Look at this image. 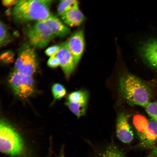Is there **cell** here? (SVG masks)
<instances>
[{"instance_id": "obj_1", "label": "cell", "mask_w": 157, "mask_h": 157, "mask_svg": "<svg viewBox=\"0 0 157 157\" xmlns=\"http://www.w3.org/2000/svg\"><path fill=\"white\" fill-rule=\"evenodd\" d=\"M119 86L121 95L131 104L145 107L151 102V90L135 75L130 73L122 75L119 79Z\"/></svg>"}, {"instance_id": "obj_2", "label": "cell", "mask_w": 157, "mask_h": 157, "mask_svg": "<svg viewBox=\"0 0 157 157\" xmlns=\"http://www.w3.org/2000/svg\"><path fill=\"white\" fill-rule=\"evenodd\" d=\"M53 1L22 0L18 1L13 8L12 14L17 22L43 20L51 15L49 6Z\"/></svg>"}, {"instance_id": "obj_3", "label": "cell", "mask_w": 157, "mask_h": 157, "mask_svg": "<svg viewBox=\"0 0 157 157\" xmlns=\"http://www.w3.org/2000/svg\"><path fill=\"white\" fill-rule=\"evenodd\" d=\"M0 151L13 157H21L25 151L24 142L20 133L3 119L0 122Z\"/></svg>"}, {"instance_id": "obj_4", "label": "cell", "mask_w": 157, "mask_h": 157, "mask_svg": "<svg viewBox=\"0 0 157 157\" xmlns=\"http://www.w3.org/2000/svg\"><path fill=\"white\" fill-rule=\"evenodd\" d=\"M8 81L15 94L21 99L29 97L34 92V81L31 76L15 70L10 74Z\"/></svg>"}, {"instance_id": "obj_5", "label": "cell", "mask_w": 157, "mask_h": 157, "mask_svg": "<svg viewBox=\"0 0 157 157\" xmlns=\"http://www.w3.org/2000/svg\"><path fill=\"white\" fill-rule=\"evenodd\" d=\"M26 35L31 45L36 48L47 46L54 37L49 27L42 21H38L29 28Z\"/></svg>"}, {"instance_id": "obj_6", "label": "cell", "mask_w": 157, "mask_h": 157, "mask_svg": "<svg viewBox=\"0 0 157 157\" xmlns=\"http://www.w3.org/2000/svg\"><path fill=\"white\" fill-rule=\"evenodd\" d=\"M38 62L36 53L28 45L24 46L20 51L15 64V70L31 76L36 72Z\"/></svg>"}, {"instance_id": "obj_7", "label": "cell", "mask_w": 157, "mask_h": 157, "mask_svg": "<svg viewBox=\"0 0 157 157\" xmlns=\"http://www.w3.org/2000/svg\"><path fill=\"white\" fill-rule=\"evenodd\" d=\"M137 51L147 65L157 71V37H149L141 42Z\"/></svg>"}, {"instance_id": "obj_8", "label": "cell", "mask_w": 157, "mask_h": 157, "mask_svg": "<svg viewBox=\"0 0 157 157\" xmlns=\"http://www.w3.org/2000/svg\"><path fill=\"white\" fill-rule=\"evenodd\" d=\"M66 102L70 110L78 118L85 114L88 100V92L79 90L70 94Z\"/></svg>"}, {"instance_id": "obj_9", "label": "cell", "mask_w": 157, "mask_h": 157, "mask_svg": "<svg viewBox=\"0 0 157 157\" xmlns=\"http://www.w3.org/2000/svg\"><path fill=\"white\" fill-rule=\"evenodd\" d=\"M74 58L76 66L83 54L85 47L83 31L79 30L73 33L65 41Z\"/></svg>"}, {"instance_id": "obj_10", "label": "cell", "mask_w": 157, "mask_h": 157, "mask_svg": "<svg viewBox=\"0 0 157 157\" xmlns=\"http://www.w3.org/2000/svg\"><path fill=\"white\" fill-rule=\"evenodd\" d=\"M59 49L55 55L58 59L60 65L65 76L69 78L76 66L73 56L68 49L66 42L60 45Z\"/></svg>"}, {"instance_id": "obj_11", "label": "cell", "mask_w": 157, "mask_h": 157, "mask_svg": "<svg viewBox=\"0 0 157 157\" xmlns=\"http://www.w3.org/2000/svg\"><path fill=\"white\" fill-rule=\"evenodd\" d=\"M117 136L125 143H129L132 140L133 133L128 120V116L124 113L117 116L116 125Z\"/></svg>"}, {"instance_id": "obj_12", "label": "cell", "mask_w": 157, "mask_h": 157, "mask_svg": "<svg viewBox=\"0 0 157 157\" xmlns=\"http://www.w3.org/2000/svg\"><path fill=\"white\" fill-rule=\"evenodd\" d=\"M50 28L55 36L60 37H65L70 33V30L57 17L51 15L42 21Z\"/></svg>"}, {"instance_id": "obj_13", "label": "cell", "mask_w": 157, "mask_h": 157, "mask_svg": "<svg viewBox=\"0 0 157 157\" xmlns=\"http://www.w3.org/2000/svg\"><path fill=\"white\" fill-rule=\"evenodd\" d=\"M140 136L142 144L149 147L157 141V122L151 119L144 132Z\"/></svg>"}, {"instance_id": "obj_14", "label": "cell", "mask_w": 157, "mask_h": 157, "mask_svg": "<svg viewBox=\"0 0 157 157\" xmlns=\"http://www.w3.org/2000/svg\"><path fill=\"white\" fill-rule=\"evenodd\" d=\"M61 16L66 24L72 27L80 25L85 19V16L78 6L66 12Z\"/></svg>"}, {"instance_id": "obj_15", "label": "cell", "mask_w": 157, "mask_h": 157, "mask_svg": "<svg viewBox=\"0 0 157 157\" xmlns=\"http://www.w3.org/2000/svg\"><path fill=\"white\" fill-rule=\"evenodd\" d=\"M149 122L147 118L141 114H137L133 116V124L139 135L144 132L148 125Z\"/></svg>"}, {"instance_id": "obj_16", "label": "cell", "mask_w": 157, "mask_h": 157, "mask_svg": "<svg viewBox=\"0 0 157 157\" xmlns=\"http://www.w3.org/2000/svg\"><path fill=\"white\" fill-rule=\"evenodd\" d=\"M98 157H124L122 152L114 144L108 145Z\"/></svg>"}, {"instance_id": "obj_17", "label": "cell", "mask_w": 157, "mask_h": 157, "mask_svg": "<svg viewBox=\"0 0 157 157\" xmlns=\"http://www.w3.org/2000/svg\"><path fill=\"white\" fill-rule=\"evenodd\" d=\"M78 6V3L76 0H61L58 7V14L61 16L66 12Z\"/></svg>"}, {"instance_id": "obj_18", "label": "cell", "mask_w": 157, "mask_h": 157, "mask_svg": "<svg viewBox=\"0 0 157 157\" xmlns=\"http://www.w3.org/2000/svg\"><path fill=\"white\" fill-rule=\"evenodd\" d=\"M0 47L6 45L10 40V35L6 26L2 22H0Z\"/></svg>"}, {"instance_id": "obj_19", "label": "cell", "mask_w": 157, "mask_h": 157, "mask_svg": "<svg viewBox=\"0 0 157 157\" xmlns=\"http://www.w3.org/2000/svg\"><path fill=\"white\" fill-rule=\"evenodd\" d=\"M52 93L56 99H60L63 97L66 93V90L62 85L59 83L54 84L52 87Z\"/></svg>"}, {"instance_id": "obj_20", "label": "cell", "mask_w": 157, "mask_h": 157, "mask_svg": "<svg viewBox=\"0 0 157 157\" xmlns=\"http://www.w3.org/2000/svg\"><path fill=\"white\" fill-rule=\"evenodd\" d=\"M145 108L151 119L157 122V101L150 102Z\"/></svg>"}, {"instance_id": "obj_21", "label": "cell", "mask_w": 157, "mask_h": 157, "mask_svg": "<svg viewBox=\"0 0 157 157\" xmlns=\"http://www.w3.org/2000/svg\"><path fill=\"white\" fill-rule=\"evenodd\" d=\"M14 57L13 53L9 50L3 53L1 55L0 58L3 62L9 63L13 62L14 60Z\"/></svg>"}, {"instance_id": "obj_22", "label": "cell", "mask_w": 157, "mask_h": 157, "mask_svg": "<svg viewBox=\"0 0 157 157\" xmlns=\"http://www.w3.org/2000/svg\"><path fill=\"white\" fill-rule=\"evenodd\" d=\"M60 45H54L48 47L45 51V53L50 57L55 55L58 51Z\"/></svg>"}, {"instance_id": "obj_23", "label": "cell", "mask_w": 157, "mask_h": 157, "mask_svg": "<svg viewBox=\"0 0 157 157\" xmlns=\"http://www.w3.org/2000/svg\"><path fill=\"white\" fill-rule=\"evenodd\" d=\"M48 66L51 68H55L60 65V63L58 59L55 56L50 57L47 62Z\"/></svg>"}, {"instance_id": "obj_24", "label": "cell", "mask_w": 157, "mask_h": 157, "mask_svg": "<svg viewBox=\"0 0 157 157\" xmlns=\"http://www.w3.org/2000/svg\"><path fill=\"white\" fill-rule=\"evenodd\" d=\"M18 1L14 0H4L2 1V3L4 6L8 7L15 4Z\"/></svg>"}, {"instance_id": "obj_25", "label": "cell", "mask_w": 157, "mask_h": 157, "mask_svg": "<svg viewBox=\"0 0 157 157\" xmlns=\"http://www.w3.org/2000/svg\"><path fill=\"white\" fill-rule=\"evenodd\" d=\"M149 157H157V147L155 148L151 152Z\"/></svg>"}, {"instance_id": "obj_26", "label": "cell", "mask_w": 157, "mask_h": 157, "mask_svg": "<svg viewBox=\"0 0 157 157\" xmlns=\"http://www.w3.org/2000/svg\"><path fill=\"white\" fill-rule=\"evenodd\" d=\"M58 157H65L63 150L61 151Z\"/></svg>"}]
</instances>
